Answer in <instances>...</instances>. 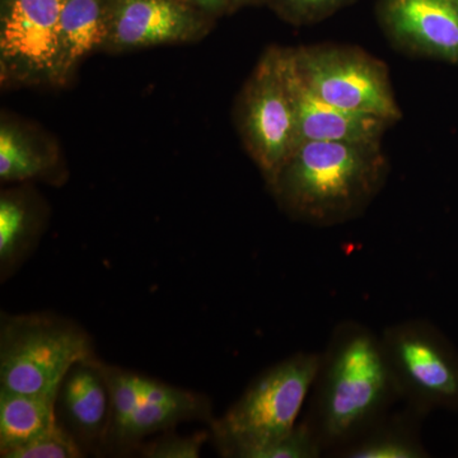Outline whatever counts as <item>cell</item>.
Wrapping results in <instances>:
<instances>
[{"instance_id": "1", "label": "cell", "mask_w": 458, "mask_h": 458, "mask_svg": "<svg viewBox=\"0 0 458 458\" xmlns=\"http://www.w3.org/2000/svg\"><path fill=\"white\" fill-rule=\"evenodd\" d=\"M387 174L382 141H303L270 188L289 216L328 227L360 216Z\"/></svg>"}, {"instance_id": "2", "label": "cell", "mask_w": 458, "mask_h": 458, "mask_svg": "<svg viewBox=\"0 0 458 458\" xmlns=\"http://www.w3.org/2000/svg\"><path fill=\"white\" fill-rule=\"evenodd\" d=\"M315 386L309 424L324 448L360 437L399 396L381 337L355 322L334 331Z\"/></svg>"}, {"instance_id": "3", "label": "cell", "mask_w": 458, "mask_h": 458, "mask_svg": "<svg viewBox=\"0 0 458 458\" xmlns=\"http://www.w3.org/2000/svg\"><path fill=\"white\" fill-rule=\"evenodd\" d=\"M319 364L318 352H295L254 379L225 414L209 424L219 454L250 458L262 445L291 432L315 385Z\"/></svg>"}, {"instance_id": "4", "label": "cell", "mask_w": 458, "mask_h": 458, "mask_svg": "<svg viewBox=\"0 0 458 458\" xmlns=\"http://www.w3.org/2000/svg\"><path fill=\"white\" fill-rule=\"evenodd\" d=\"M98 358L80 324L53 312L0 315V390L57 394L80 361Z\"/></svg>"}, {"instance_id": "5", "label": "cell", "mask_w": 458, "mask_h": 458, "mask_svg": "<svg viewBox=\"0 0 458 458\" xmlns=\"http://www.w3.org/2000/svg\"><path fill=\"white\" fill-rule=\"evenodd\" d=\"M111 394V423L104 454L138 452L144 439L189 421H213L209 397L104 363Z\"/></svg>"}, {"instance_id": "6", "label": "cell", "mask_w": 458, "mask_h": 458, "mask_svg": "<svg viewBox=\"0 0 458 458\" xmlns=\"http://www.w3.org/2000/svg\"><path fill=\"white\" fill-rule=\"evenodd\" d=\"M292 54L304 86L328 104L394 123L403 117L387 66L366 51L319 44L292 49Z\"/></svg>"}, {"instance_id": "7", "label": "cell", "mask_w": 458, "mask_h": 458, "mask_svg": "<svg viewBox=\"0 0 458 458\" xmlns=\"http://www.w3.org/2000/svg\"><path fill=\"white\" fill-rule=\"evenodd\" d=\"M241 129L270 185L300 146L291 50L271 47L262 55L243 93Z\"/></svg>"}, {"instance_id": "8", "label": "cell", "mask_w": 458, "mask_h": 458, "mask_svg": "<svg viewBox=\"0 0 458 458\" xmlns=\"http://www.w3.org/2000/svg\"><path fill=\"white\" fill-rule=\"evenodd\" d=\"M397 394L419 411L458 409V352L426 321L410 319L381 336Z\"/></svg>"}, {"instance_id": "9", "label": "cell", "mask_w": 458, "mask_h": 458, "mask_svg": "<svg viewBox=\"0 0 458 458\" xmlns=\"http://www.w3.org/2000/svg\"><path fill=\"white\" fill-rule=\"evenodd\" d=\"M65 0H3L2 75L23 82L57 81L60 17Z\"/></svg>"}, {"instance_id": "10", "label": "cell", "mask_w": 458, "mask_h": 458, "mask_svg": "<svg viewBox=\"0 0 458 458\" xmlns=\"http://www.w3.org/2000/svg\"><path fill=\"white\" fill-rule=\"evenodd\" d=\"M381 20L401 50L458 65V5L452 0H385Z\"/></svg>"}, {"instance_id": "11", "label": "cell", "mask_w": 458, "mask_h": 458, "mask_svg": "<svg viewBox=\"0 0 458 458\" xmlns=\"http://www.w3.org/2000/svg\"><path fill=\"white\" fill-rule=\"evenodd\" d=\"M57 420L89 454H104L111 423V394L104 361H80L63 379L56 397Z\"/></svg>"}, {"instance_id": "12", "label": "cell", "mask_w": 458, "mask_h": 458, "mask_svg": "<svg viewBox=\"0 0 458 458\" xmlns=\"http://www.w3.org/2000/svg\"><path fill=\"white\" fill-rule=\"evenodd\" d=\"M291 81L297 110L298 137L303 141H377L394 123L328 104L311 92L295 69L291 49Z\"/></svg>"}, {"instance_id": "13", "label": "cell", "mask_w": 458, "mask_h": 458, "mask_svg": "<svg viewBox=\"0 0 458 458\" xmlns=\"http://www.w3.org/2000/svg\"><path fill=\"white\" fill-rule=\"evenodd\" d=\"M195 31L191 13L174 0H120L110 36L120 47L185 40Z\"/></svg>"}, {"instance_id": "14", "label": "cell", "mask_w": 458, "mask_h": 458, "mask_svg": "<svg viewBox=\"0 0 458 458\" xmlns=\"http://www.w3.org/2000/svg\"><path fill=\"white\" fill-rule=\"evenodd\" d=\"M56 397L0 390V457L8 458L59 424Z\"/></svg>"}, {"instance_id": "15", "label": "cell", "mask_w": 458, "mask_h": 458, "mask_svg": "<svg viewBox=\"0 0 458 458\" xmlns=\"http://www.w3.org/2000/svg\"><path fill=\"white\" fill-rule=\"evenodd\" d=\"M106 20L101 0H65L60 17V75L107 38Z\"/></svg>"}, {"instance_id": "16", "label": "cell", "mask_w": 458, "mask_h": 458, "mask_svg": "<svg viewBox=\"0 0 458 458\" xmlns=\"http://www.w3.org/2000/svg\"><path fill=\"white\" fill-rule=\"evenodd\" d=\"M38 228L29 201L16 192L0 198V282H8L29 260Z\"/></svg>"}, {"instance_id": "17", "label": "cell", "mask_w": 458, "mask_h": 458, "mask_svg": "<svg viewBox=\"0 0 458 458\" xmlns=\"http://www.w3.org/2000/svg\"><path fill=\"white\" fill-rule=\"evenodd\" d=\"M49 162L38 155L16 129L3 123L0 128V179L5 182L41 176Z\"/></svg>"}, {"instance_id": "18", "label": "cell", "mask_w": 458, "mask_h": 458, "mask_svg": "<svg viewBox=\"0 0 458 458\" xmlns=\"http://www.w3.org/2000/svg\"><path fill=\"white\" fill-rule=\"evenodd\" d=\"M342 456L348 458H421L427 454L411 434L388 429L351 443Z\"/></svg>"}, {"instance_id": "19", "label": "cell", "mask_w": 458, "mask_h": 458, "mask_svg": "<svg viewBox=\"0 0 458 458\" xmlns=\"http://www.w3.org/2000/svg\"><path fill=\"white\" fill-rule=\"evenodd\" d=\"M322 447L309 423L297 424L285 436L256 450L250 458H316Z\"/></svg>"}, {"instance_id": "20", "label": "cell", "mask_w": 458, "mask_h": 458, "mask_svg": "<svg viewBox=\"0 0 458 458\" xmlns=\"http://www.w3.org/2000/svg\"><path fill=\"white\" fill-rule=\"evenodd\" d=\"M86 452L62 424L12 452L8 458H81Z\"/></svg>"}, {"instance_id": "21", "label": "cell", "mask_w": 458, "mask_h": 458, "mask_svg": "<svg viewBox=\"0 0 458 458\" xmlns=\"http://www.w3.org/2000/svg\"><path fill=\"white\" fill-rule=\"evenodd\" d=\"M209 439H212L210 430L180 436L172 429L162 433L152 442L143 443L138 452L141 457L147 458H198Z\"/></svg>"}, {"instance_id": "22", "label": "cell", "mask_w": 458, "mask_h": 458, "mask_svg": "<svg viewBox=\"0 0 458 458\" xmlns=\"http://www.w3.org/2000/svg\"><path fill=\"white\" fill-rule=\"evenodd\" d=\"M346 2L348 0H283L289 17L300 23L322 20Z\"/></svg>"}, {"instance_id": "23", "label": "cell", "mask_w": 458, "mask_h": 458, "mask_svg": "<svg viewBox=\"0 0 458 458\" xmlns=\"http://www.w3.org/2000/svg\"><path fill=\"white\" fill-rule=\"evenodd\" d=\"M201 7L209 9V11H216L225 5V0H194Z\"/></svg>"}, {"instance_id": "24", "label": "cell", "mask_w": 458, "mask_h": 458, "mask_svg": "<svg viewBox=\"0 0 458 458\" xmlns=\"http://www.w3.org/2000/svg\"><path fill=\"white\" fill-rule=\"evenodd\" d=\"M452 2L454 3V4H457L458 5V0H452Z\"/></svg>"}, {"instance_id": "25", "label": "cell", "mask_w": 458, "mask_h": 458, "mask_svg": "<svg viewBox=\"0 0 458 458\" xmlns=\"http://www.w3.org/2000/svg\"><path fill=\"white\" fill-rule=\"evenodd\" d=\"M236 2H243V0H236Z\"/></svg>"}]
</instances>
